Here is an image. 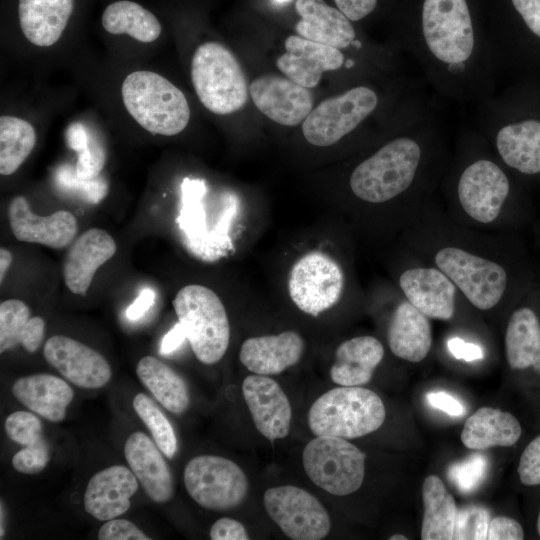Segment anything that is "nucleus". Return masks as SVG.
Listing matches in <instances>:
<instances>
[{"instance_id":"obj_1","label":"nucleus","mask_w":540,"mask_h":540,"mask_svg":"<svg viewBox=\"0 0 540 540\" xmlns=\"http://www.w3.org/2000/svg\"><path fill=\"white\" fill-rule=\"evenodd\" d=\"M398 46L445 98L477 105L496 92L497 69L488 33L469 0H421Z\"/></svg>"},{"instance_id":"obj_2","label":"nucleus","mask_w":540,"mask_h":540,"mask_svg":"<svg viewBox=\"0 0 540 540\" xmlns=\"http://www.w3.org/2000/svg\"><path fill=\"white\" fill-rule=\"evenodd\" d=\"M509 169L476 130L461 133L446 172L448 192L468 218L489 225L498 220L515 194Z\"/></svg>"},{"instance_id":"obj_3","label":"nucleus","mask_w":540,"mask_h":540,"mask_svg":"<svg viewBox=\"0 0 540 540\" xmlns=\"http://www.w3.org/2000/svg\"><path fill=\"white\" fill-rule=\"evenodd\" d=\"M527 91L509 88L475 105V127L511 172L540 174V113L529 111Z\"/></svg>"},{"instance_id":"obj_4","label":"nucleus","mask_w":540,"mask_h":540,"mask_svg":"<svg viewBox=\"0 0 540 540\" xmlns=\"http://www.w3.org/2000/svg\"><path fill=\"white\" fill-rule=\"evenodd\" d=\"M121 94L127 112L151 134L173 136L188 125L190 108L185 95L158 73H130L122 83Z\"/></svg>"},{"instance_id":"obj_5","label":"nucleus","mask_w":540,"mask_h":540,"mask_svg":"<svg viewBox=\"0 0 540 540\" xmlns=\"http://www.w3.org/2000/svg\"><path fill=\"white\" fill-rule=\"evenodd\" d=\"M385 417L383 401L374 391L340 386L315 400L308 412V425L315 436L353 439L379 429Z\"/></svg>"},{"instance_id":"obj_6","label":"nucleus","mask_w":540,"mask_h":540,"mask_svg":"<svg viewBox=\"0 0 540 540\" xmlns=\"http://www.w3.org/2000/svg\"><path fill=\"white\" fill-rule=\"evenodd\" d=\"M173 307L195 357L207 365L219 362L229 346L230 324L218 295L203 285H186Z\"/></svg>"},{"instance_id":"obj_7","label":"nucleus","mask_w":540,"mask_h":540,"mask_svg":"<svg viewBox=\"0 0 540 540\" xmlns=\"http://www.w3.org/2000/svg\"><path fill=\"white\" fill-rule=\"evenodd\" d=\"M191 80L200 102L217 115L244 107L249 87L237 58L219 42L202 43L191 60Z\"/></svg>"},{"instance_id":"obj_8","label":"nucleus","mask_w":540,"mask_h":540,"mask_svg":"<svg viewBox=\"0 0 540 540\" xmlns=\"http://www.w3.org/2000/svg\"><path fill=\"white\" fill-rule=\"evenodd\" d=\"M433 264L443 271L475 308H495L510 287L508 270L498 261L467 250L445 245L433 255Z\"/></svg>"},{"instance_id":"obj_9","label":"nucleus","mask_w":540,"mask_h":540,"mask_svg":"<svg viewBox=\"0 0 540 540\" xmlns=\"http://www.w3.org/2000/svg\"><path fill=\"white\" fill-rule=\"evenodd\" d=\"M310 480L336 496L357 491L365 476V455L354 444L335 436H316L302 453Z\"/></svg>"},{"instance_id":"obj_10","label":"nucleus","mask_w":540,"mask_h":540,"mask_svg":"<svg viewBox=\"0 0 540 540\" xmlns=\"http://www.w3.org/2000/svg\"><path fill=\"white\" fill-rule=\"evenodd\" d=\"M189 496L201 507L224 511L238 507L248 492V479L235 462L217 455H199L184 469Z\"/></svg>"},{"instance_id":"obj_11","label":"nucleus","mask_w":540,"mask_h":540,"mask_svg":"<svg viewBox=\"0 0 540 540\" xmlns=\"http://www.w3.org/2000/svg\"><path fill=\"white\" fill-rule=\"evenodd\" d=\"M343 288L341 267L320 251L309 252L298 259L288 280V292L293 303L314 317L334 306Z\"/></svg>"},{"instance_id":"obj_12","label":"nucleus","mask_w":540,"mask_h":540,"mask_svg":"<svg viewBox=\"0 0 540 540\" xmlns=\"http://www.w3.org/2000/svg\"><path fill=\"white\" fill-rule=\"evenodd\" d=\"M268 516L293 540H320L331 529V520L320 501L308 491L284 485L264 493Z\"/></svg>"},{"instance_id":"obj_13","label":"nucleus","mask_w":540,"mask_h":540,"mask_svg":"<svg viewBox=\"0 0 540 540\" xmlns=\"http://www.w3.org/2000/svg\"><path fill=\"white\" fill-rule=\"evenodd\" d=\"M43 356L77 387L99 389L111 379L108 361L96 350L73 338L55 335L44 344Z\"/></svg>"},{"instance_id":"obj_14","label":"nucleus","mask_w":540,"mask_h":540,"mask_svg":"<svg viewBox=\"0 0 540 540\" xmlns=\"http://www.w3.org/2000/svg\"><path fill=\"white\" fill-rule=\"evenodd\" d=\"M256 108L267 118L284 126L303 123L313 109L310 89L278 75H263L249 85Z\"/></svg>"},{"instance_id":"obj_15","label":"nucleus","mask_w":540,"mask_h":540,"mask_svg":"<svg viewBox=\"0 0 540 540\" xmlns=\"http://www.w3.org/2000/svg\"><path fill=\"white\" fill-rule=\"evenodd\" d=\"M285 53L276 66L287 78L308 89L316 87L324 72L346 69L343 50L318 43L299 35H290L284 42ZM347 70V69H346Z\"/></svg>"},{"instance_id":"obj_16","label":"nucleus","mask_w":540,"mask_h":540,"mask_svg":"<svg viewBox=\"0 0 540 540\" xmlns=\"http://www.w3.org/2000/svg\"><path fill=\"white\" fill-rule=\"evenodd\" d=\"M399 287L405 298L429 319L453 318L459 290L436 266L406 269L399 276Z\"/></svg>"},{"instance_id":"obj_17","label":"nucleus","mask_w":540,"mask_h":540,"mask_svg":"<svg viewBox=\"0 0 540 540\" xmlns=\"http://www.w3.org/2000/svg\"><path fill=\"white\" fill-rule=\"evenodd\" d=\"M295 9L300 16L294 26L297 35L341 50L366 52L367 44L338 8L324 0H296Z\"/></svg>"},{"instance_id":"obj_18","label":"nucleus","mask_w":540,"mask_h":540,"mask_svg":"<svg viewBox=\"0 0 540 540\" xmlns=\"http://www.w3.org/2000/svg\"><path fill=\"white\" fill-rule=\"evenodd\" d=\"M242 393L255 427L265 438L274 441L289 434L291 405L274 379L259 374L247 376Z\"/></svg>"},{"instance_id":"obj_19","label":"nucleus","mask_w":540,"mask_h":540,"mask_svg":"<svg viewBox=\"0 0 540 540\" xmlns=\"http://www.w3.org/2000/svg\"><path fill=\"white\" fill-rule=\"evenodd\" d=\"M9 224L15 238L61 249L74 241L78 225L75 216L64 210L48 216L35 214L23 196L15 197L8 209Z\"/></svg>"},{"instance_id":"obj_20","label":"nucleus","mask_w":540,"mask_h":540,"mask_svg":"<svg viewBox=\"0 0 540 540\" xmlns=\"http://www.w3.org/2000/svg\"><path fill=\"white\" fill-rule=\"evenodd\" d=\"M138 486L136 476L123 465L102 469L90 478L86 486L84 509L100 521L117 518L130 508V499Z\"/></svg>"},{"instance_id":"obj_21","label":"nucleus","mask_w":540,"mask_h":540,"mask_svg":"<svg viewBox=\"0 0 540 540\" xmlns=\"http://www.w3.org/2000/svg\"><path fill=\"white\" fill-rule=\"evenodd\" d=\"M117 246L110 234L91 228L70 245L63 263V277L67 288L84 296L99 267L116 253Z\"/></svg>"},{"instance_id":"obj_22","label":"nucleus","mask_w":540,"mask_h":540,"mask_svg":"<svg viewBox=\"0 0 540 540\" xmlns=\"http://www.w3.org/2000/svg\"><path fill=\"white\" fill-rule=\"evenodd\" d=\"M509 368L540 379V311L525 302L510 314L504 337Z\"/></svg>"},{"instance_id":"obj_23","label":"nucleus","mask_w":540,"mask_h":540,"mask_svg":"<svg viewBox=\"0 0 540 540\" xmlns=\"http://www.w3.org/2000/svg\"><path fill=\"white\" fill-rule=\"evenodd\" d=\"M126 461L146 495L156 503L173 498L174 483L171 470L160 449L143 432H134L124 445Z\"/></svg>"},{"instance_id":"obj_24","label":"nucleus","mask_w":540,"mask_h":540,"mask_svg":"<svg viewBox=\"0 0 540 540\" xmlns=\"http://www.w3.org/2000/svg\"><path fill=\"white\" fill-rule=\"evenodd\" d=\"M304 348L302 336L291 330L251 337L241 345L239 360L254 374L277 375L298 363Z\"/></svg>"},{"instance_id":"obj_25","label":"nucleus","mask_w":540,"mask_h":540,"mask_svg":"<svg viewBox=\"0 0 540 540\" xmlns=\"http://www.w3.org/2000/svg\"><path fill=\"white\" fill-rule=\"evenodd\" d=\"M11 392L23 406L54 423L65 419L74 398V391L65 380L46 373L18 378L12 384Z\"/></svg>"},{"instance_id":"obj_26","label":"nucleus","mask_w":540,"mask_h":540,"mask_svg":"<svg viewBox=\"0 0 540 540\" xmlns=\"http://www.w3.org/2000/svg\"><path fill=\"white\" fill-rule=\"evenodd\" d=\"M392 353L400 359L418 363L426 358L432 346L429 318L407 299L394 309L387 330Z\"/></svg>"},{"instance_id":"obj_27","label":"nucleus","mask_w":540,"mask_h":540,"mask_svg":"<svg viewBox=\"0 0 540 540\" xmlns=\"http://www.w3.org/2000/svg\"><path fill=\"white\" fill-rule=\"evenodd\" d=\"M384 357L382 343L373 336H357L336 349L330 369L331 380L340 386L367 384Z\"/></svg>"},{"instance_id":"obj_28","label":"nucleus","mask_w":540,"mask_h":540,"mask_svg":"<svg viewBox=\"0 0 540 540\" xmlns=\"http://www.w3.org/2000/svg\"><path fill=\"white\" fill-rule=\"evenodd\" d=\"M74 0H19L18 16L25 38L39 47L55 44L65 30Z\"/></svg>"},{"instance_id":"obj_29","label":"nucleus","mask_w":540,"mask_h":540,"mask_svg":"<svg viewBox=\"0 0 540 540\" xmlns=\"http://www.w3.org/2000/svg\"><path fill=\"white\" fill-rule=\"evenodd\" d=\"M522 436V426L511 413L492 407H481L466 421L462 443L469 449L512 447Z\"/></svg>"},{"instance_id":"obj_30","label":"nucleus","mask_w":540,"mask_h":540,"mask_svg":"<svg viewBox=\"0 0 540 540\" xmlns=\"http://www.w3.org/2000/svg\"><path fill=\"white\" fill-rule=\"evenodd\" d=\"M525 35L496 60L497 72L540 67V0H509Z\"/></svg>"},{"instance_id":"obj_31","label":"nucleus","mask_w":540,"mask_h":540,"mask_svg":"<svg viewBox=\"0 0 540 540\" xmlns=\"http://www.w3.org/2000/svg\"><path fill=\"white\" fill-rule=\"evenodd\" d=\"M45 321L31 316L30 308L19 299H8L0 304V353L21 345L29 353L36 352L43 343Z\"/></svg>"},{"instance_id":"obj_32","label":"nucleus","mask_w":540,"mask_h":540,"mask_svg":"<svg viewBox=\"0 0 540 540\" xmlns=\"http://www.w3.org/2000/svg\"><path fill=\"white\" fill-rule=\"evenodd\" d=\"M141 383L168 411L180 415L189 407L190 395L184 379L170 366L153 356H145L136 366Z\"/></svg>"},{"instance_id":"obj_33","label":"nucleus","mask_w":540,"mask_h":540,"mask_svg":"<svg viewBox=\"0 0 540 540\" xmlns=\"http://www.w3.org/2000/svg\"><path fill=\"white\" fill-rule=\"evenodd\" d=\"M422 540L453 539L457 506L453 496L436 475H429L422 485Z\"/></svg>"},{"instance_id":"obj_34","label":"nucleus","mask_w":540,"mask_h":540,"mask_svg":"<svg viewBox=\"0 0 540 540\" xmlns=\"http://www.w3.org/2000/svg\"><path fill=\"white\" fill-rule=\"evenodd\" d=\"M101 22L107 32L115 35L127 34L143 43L155 41L162 31V26L153 13L128 0L108 5L102 14Z\"/></svg>"},{"instance_id":"obj_35","label":"nucleus","mask_w":540,"mask_h":540,"mask_svg":"<svg viewBox=\"0 0 540 540\" xmlns=\"http://www.w3.org/2000/svg\"><path fill=\"white\" fill-rule=\"evenodd\" d=\"M36 131L32 124L15 116L0 118V173H15L28 158L36 144Z\"/></svg>"},{"instance_id":"obj_36","label":"nucleus","mask_w":540,"mask_h":540,"mask_svg":"<svg viewBox=\"0 0 540 540\" xmlns=\"http://www.w3.org/2000/svg\"><path fill=\"white\" fill-rule=\"evenodd\" d=\"M132 405L138 417L149 429L160 451L167 458H173L178 449L177 437L165 414L144 393L136 394L133 398Z\"/></svg>"},{"instance_id":"obj_37","label":"nucleus","mask_w":540,"mask_h":540,"mask_svg":"<svg viewBox=\"0 0 540 540\" xmlns=\"http://www.w3.org/2000/svg\"><path fill=\"white\" fill-rule=\"evenodd\" d=\"M69 144L79 152L76 174L79 179L90 180L96 177L105 163V153L96 144H90L80 125L69 131Z\"/></svg>"},{"instance_id":"obj_38","label":"nucleus","mask_w":540,"mask_h":540,"mask_svg":"<svg viewBox=\"0 0 540 540\" xmlns=\"http://www.w3.org/2000/svg\"><path fill=\"white\" fill-rule=\"evenodd\" d=\"M4 428L9 439L23 447L45 441L42 422L32 411L20 410L9 414Z\"/></svg>"},{"instance_id":"obj_39","label":"nucleus","mask_w":540,"mask_h":540,"mask_svg":"<svg viewBox=\"0 0 540 540\" xmlns=\"http://www.w3.org/2000/svg\"><path fill=\"white\" fill-rule=\"evenodd\" d=\"M490 521V513L485 507L465 506L457 512L453 539L484 540Z\"/></svg>"},{"instance_id":"obj_40","label":"nucleus","mask_w":540,"mask_h":540,"mask_svg":"<svg viewBox=\"0 0 540 540\" xmlns=\"http://www.w3.org/2000/svg\"><path fill=\"white\" fill-rule=\"evenodd\" d=\"M487 458L481 454H473L468 458L452 464L448 469V477L462 493L476 489L486 475Z\"/></svg>"},{"instance_id":"obj_41","label":"nucleus","mask_w":540,"mask_h":540,"mask_svg":"<svg viewBox=\"0 0 540 540\" xmlns=\"http://www.w3.org/2000/svg\"><path fill=\"white\" fill-rule=\"evenodd\" d=\"M50 460V448L47 441L23 447L12 457L13 468L22 474H38L42 472Z\"/></svg>"},{"instance_id":"obj_42","label":"nucleus","mask_w":540,"mask_h":540,"mask_svg":"<svg viewBox=\"0 0 540 540\" xmlns=\"http://www.w3.org/2000/svg\"><path fill=\"white\" fill-rule=\"evenodd\" d=\"M517 474L523 486H540V433L523 449L517 465Z\"/></svg>"},{"instance_id":"obj_43","label":"nucleus","mask_w":540,"mask_h":540,"mask_svg":"<svg viewBox=\"0 0 540 540\" xmlns=\"http://www.w3.org/2000/svg\"><path fill=\"white\" fill-rule=\"evenodd\" d=\"M99 540H150L139 527L127 519L107 520L98 531Z\"/></svg>"},{"instance_id":"obj_44","label":"nucleus","mask_w":540,"mask_h":540,"mask_svg":"<svg viewBox=\"0 0 540 540\" xmlns=\"http://www.w3.org/2000/svg\"><path fill=\"white\" fill-rule=\"evenodd\" d=\"M525 538L523 526L514 518L497 516L491 519L487 540H522Z\"/></svg>"},{"instance_id":"obj_45","label":"nucleus","mask_w":540,"mask_h":540,"mask_svg":"<svg viewBox=\"0 0 540 540\" xmlns=\"http://www.w3.org/2000/svg\"><path fill=\"white\" fill-rule=\"evenodd\" d=\"M209 536L212 540H248L250 539L246 528L239 521L223 517L218 519L210 528Z\"/></svg>"},{"instance_id":"obj_46","label":"nucleus","mask_w":540,"mask_h":540,"mask_svg":"<svg viewBox=\"0 0 540 540\" xmlns=\"http://www.w3.org/2000/svg\"><path fill=\"white\" fill-rule=\"evenodd\" d=\"M336 7L352 22L360 21L372 14L378 0H334Z\"/></svg>"},{"instance_id":"obj_47","label":"nucleus","mask_w":540,"mask_h":540,"mask_svg":"<svg viewBox=\"0 0 540 540\" xmlns=\"http://www.w3.org/2000/svg\"><path fill=\"white\" fill-rule=\"evenodd\" d=\"M426 400L429 405L450 416L458 417L465 413L462 403L446 392H429L426 394Z\"/></svg>"},{"instance_id":"obj_48","label":"nucleus","mask_w":540,"mask_h":540,"mask_svg":"<svg viewBox=\"0 0 540 540\" xmlns=\"http://www.w3.org/2000/svg\"><path fill=\"white\" fill-rule=\"evenodd\" d=\"M447 347L451 354L459 360L470 362L482 359L483 357V351L480 346L466 342L458 337L449 339Z\"/></svg>"},{"instance_id":"obj_49","label":"nucleus","mask_w":540,"mask_h":540,"mask_svg":"<svg viewBox=\"0 0 540 540\" xmlns=\"http://www.w3.org/2000/svg\"><path fill=\"white\" fill-rule=\"evenodd\" d=\"M155 293L150 288L142 290L141 294L127 308L126 316L130 320H137L154 304Z\"/></svg>"},{"instance_id":"obj_50","label":"nucleus","mask_w":540,"mask_h":540,"mask_svg":"<svg viewBox=\"0 0 540 540\" xmlns=\"http://www.w3.org/2000/svg\"><path fill=\"white\" fill-rule=\"evenodd\" d=\"M186 338L183 327L178 322L163 338L160 353L169 354L176 350Z\"/></svg>"},{"instance_id":"obj_51","label":"nucleus","mask_w":540,"mask_h":540,"mask_svg":"<svg viewBox=\"0 0 540 540\" xmlns=\"http://www.w3.org/2000/svg\"><path fill=\"white\" fill-rule=\"evenodd\" d=\"M12 260H13L12 253L8 249L1 247L0 248V282L1 283L3 282L5 275L10 265L12 264Z\"/></svg>"},{"instance_id":"obj_52","label":"nucleus","mask_w":540,"mask_h":540,"mask_svg":"<svg viewBox=\"0 0 540 540\" xmlns=\"http://www.w3.org/2000/svg\"><path fill=\"white\" fill-rule=\"evenodd\" d=\"M4 515H5L4 504H3V501L1 500V504H0V539H3V537L5 535V527H4L5 518H4Z\"/></svg>"},{"instance_id":"obj_53","label":"nucleus","mask_w":540,"mask_h":540,"mask_svg":"<svg viewBox=\"0 0 540 540\" xmlns=\"http://www.w3.org/2000/svg\"><path fill=\"white\" fill-rule=\"evenodd\" d=\"M535 529L538 537L540 538V506L536 517Z\"/></svg>"},{"instance_id":"obj_54","label":"nucleus","mask_w":540,"mask_h":540,"mask_svg":"<svg viewBox=\"0 0 540 540\" xmlns=\"http://www.w3.org/2000/svg\"><path fill=\"white\" fill-rule=\"evenodd\" d=\"M390 540H406L407 537L401 535V534H394L389 537Z\"/></svg>"},{"instance_id":"obj_55","label":"nucleus","mask_w":540,"mask_h":540,"mask_svg":"<svg viewBox=\"0 0 540 540\" xmlns=\"http://www.w3.org/2000/svg\"><path fill=\"white\" fill-rule=\"evenodd\" d=\"M276 1H278V2H286L288 0H276Z\"/></svg>"}]
</instances>
